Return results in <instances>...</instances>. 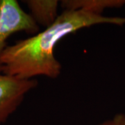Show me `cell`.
Segmentation results:
<instances>
[{
  "label": "cell",
  "instance_id": "cell-5",
  "mask_svg": "<svg viewBox=\"0 0 125 125\" xmlns=\"http://www.w3.org/2000/svg\"><path fill=\"white\" fill-rule=\"evenodd\" d=\"M65 10H82L92 14L103 15L107 9H118L125 6V0H63L61 1Z\"/></svg>",
  "mask_w": 125,
  "mask_h": 125
},
{
  "label": "cell",
  "instance_id": "cell-4",
  "mask_svg": "<svg viewBox=\"0 0 125 125\" xmlns=\"http://www.w3.org/2000/svg\"><path fill=\"white\" fill-rule=\"evenodd\" d=\"M30 11V15L38 26L47 28L58 18L59 1L56 0H27L24 1Z\"/></svg>",
  "mask_w": 125,
  "mask_h": 125
},
{
  "label": "cell",
  "instance_id": "cell-6",
  "mask_svg": "<svg viewBox=\"0 0 125 125\" xmlns=\"http://www.w3.org/2000/svg\"><path fill=\"white\" fill-rule=\"evenodd\" d=\"M97 125H125V113H117Z\"/></svg>",
  "mask_w": 125,
  "mask_h": 125
},
{
  "label": "cell",
  "instance_id": "cell-2",
  "mask_svg": "<svg viewBox=\"0 0 125 125\" xmlns=\"http://www.w3.org/2000/svg\"><path fill=\"white\" fill-rule=\"evenodd\" d=\"M39 30V26L18 1L0 0V55L7 47V41L13 34L24 31L35 35Z\"/></svg>",
  "mask_w": 125,
  "mask_h": 125
},
{
  "label": "cell",
  "instance_id": "cell-7",
  "mask_svg": "<svg viewBox=\"0 0 125 125\" xmlns=\"http://www.w3.org/2000/svg\"></svg>",
  "mask_w": 125,
  "mask_h": 125
},
{
  "label": "cell",
  "instance_id": "cell-3",
  "mask_svg": "<svg viewBox=\"0 0 125 125\" xmlns=\"http://www.w3.org/2000/svg\"><path fill=\"white\" fill-rule=\"evenodd\" d=\"M38 85L35 79H23L4 73L0 66V125L21 105L26 95Z\"/></svg>",
  "mask_w": 125,
  "mask_h": 125
},
{
  "label": "cell",
  "instance_id": "cell-1",
  "mask_svg": "<svg viewBox=\"0 0 125 125\" xmlns=\"http://www.w3.org/2000/svg\"><path fill=\"white\" fill-rule=\"evenodd\" d=\"M108 24L124 26L125 17L98 15L82 10H65L44 31L8 45L0 55L3 72L23 79L38 76L56 79L62 66L54 55L55 47L63 38L80 29Z\"/></svg>",
  "mask_w": 125,
  "mask_h": 125
}]
</instances>
